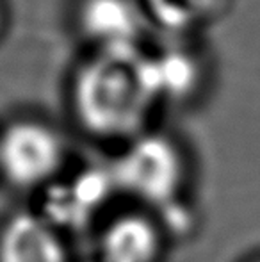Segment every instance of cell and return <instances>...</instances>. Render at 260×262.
<instances>
[{
  "instance_id": "10",
  "label": "cell",
  "mask_w": 260,
  "mask_h": 262,
  "mask_svg": "<svg viewBox=\"0 0 260 262\" xmlns=\"http://www.w3.org/2000/svg\"><path fill=\"white\" fill-rule=\"evenodd\" d=\"M89 262H100V260H89Z\"/></svg>"
},
{
  "instance_id": "9",
  "label": "cell",
  "mask_w": 260,
  "mask_h": 262,
  "mask_svg": "<svg viewBox=\"0 0 260 262\" xmlns=\"http://www.w3.org/2000/svg\"><path fill=\"white\" fill-rule=\"evenodd\" d=\"M4 25H6V9L2 6V0H0V34H2Z\"/></svg>"
},
{
  "instance_id": "6",
  "label": "cell",
  "mask_w": 260,
  "mask_h": 262,
  "mask_svg": "<svg viewBox=\"0 0 260 262\" xmlns=\"http://www.w3.org/2000/svg\"><path fill=\"white\" fill-rule=\"evenodd\" d=\"M0 262H68V253L49 221L16 214L0 234Z\"/></svg>"
},
{
  "instance_id": "4",
  "label": "cell",
  "mask_w": 260,
  "mask_h": 262,
  "mask_svg": "<svg viewBox=\"0 0 260 262\" xmlns=\"http://www.w3.org/2000/svg\"><path fill=\"white\" fill-rule=\"evenodd\" d=\"M145 14L135 0H79L75 27L94 50L129 49L137 47Z\"/></svg>"
},
{
  "instance_id": "2",
  "label": "cell",
  "mask_w": 260,
  "mask_h": 262,
  "mask_svg": "<svg viewBox=\"0 0 260 262\" xmlns=\"http://www.w3.org/2000/svg\"><path fill=\"white\" fill-rule=\"evenodd\" d=\"M109 173L114 187L130 196L150 205H166L180 193L185 161L171 138L145 130L127 141Z\"/></svg>"
},
{
  "instance_id": "7",
  "label": "cell",
  "mask_w": 260,
  "mask_h": 262,
  "mask_svg": "<svg viewBox=\"0 0 260 262\" xmlns=\"http://www.w3.org/2000/svg\"><path fill=\"white\" fill-rule=\"evenodd\" d=\"M152 64L159 102L187 98L196 90L200 68L187 52L170 50L152 57Z\"/></svg>"
},
{
  "instance_id": "3",
  "label": "cell",
  "mask_w": 260,
  "mask_h": 262,
  "mask_svg": "<svg viewBox=\"0 0 260 262\" xmlns=\"http://www.w3.org/2000/svg\"><path fill=\"white\" fill-rule=\"evenodd\" d=\"M64 159L61 134L39 120H16L0 134V169L18 186H38L50 180Z\"/></svg>"
},
{
  "instance_id": "5",
  "label": "cell",
  "mask_w": 260,
  "mask_h": 262,
  "mask_svg": "<svg viewBox=\"0 0 260 262\" xmlns=\"http://www.w3.org/2000/svg\"><path fill=\"white\" fill-rule=\"evenodd\" d=\"M100 262H159L162 232L143 212H123L104 227L98 239Z\"/></svg>"
},
{
  "instance_id": "1",
  "label": "cell",
  "mask_w": 260,
  "mask_h": 262,
  "mask_svg": "<svg viewBox=\"0 0 260 262\" xmlns=\"http://www.w3.org/2000/svg\"><path fill=\"white\" fill-rule=\"evenodd\" d=\"M69 100L91 136L130 141L145 132L159 102L152 57L139 47L94 50L73 73Z\"/></svg>"
},
{
  "instance_id": "11",
  "label": "cell",
  "mask_w": 260,
  "mask_h": 262,
  "mask_svg": "<svg viewBox=\"0 0 260 262\" xmlns=\"http://www.w3.org/2000/svg\"><path fill=\"white\" fill-rule=\"evenodd\" d=\"M255 262H260V260H255Z\"/></svg>"
},
{
  "instance_id": "8",
  "label": "cell",
  "mask_w": 260,
  "mask_h": 262,
  "mask_svg": "<svg viewBox=\"0 0 260 262\" xmlns=\"http://www.w3.org/2000/svg\"><path fill=\"white\" fill-rule=\"evenodd\" d=\"M216 0H145V11L171 31H185L205 20Z\"/></svg>"
}]
</instances>
